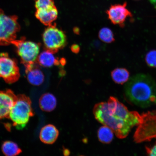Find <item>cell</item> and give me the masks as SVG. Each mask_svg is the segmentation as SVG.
Wrapping results in <instances>:
<instances>
[{
	"mask_svg": "<svg viewBox=\"0 0 156 156\" xmlns=\"http://www.w3.org/2000/svg\"><path fill=\"white\" fill-rule=\"evenodd\" d=\"M145 60L149 67L156 68V50H152L148 52L145 56Z\"/></svg>",
	"mask_w": 156,
	"mask_h": 156,
	"instance_id": "ffe728a7",
	"label": "cell"
},
{
	"mask_svg": "<svg viewBox=\"0 0 156 156\" xmlns=\"http://www.w3.org/2000/svg\"><path fill=\"white\" fill-rule=\"evenodd\" d=\"M59 135V132L55 126L52 124L45 126L41 129L40 133L41 141L47 144H53L56 141Z\"/></svg>",
	"mask_w": 156,
	"mask_h": 156,
	"instance_id": "4fadbf2b",
	"label": "cell"
},
{
	"mask_svg": "<svg viewBox=\"0 0 156 156\" xmlns=\"http://www.w3.org/2000/svg\"><path fill=\"white\" fill-rule=\"evenodd\" d=\"M16 16L6 15L0 9V46H7L13 44L16 40L17 33L20 26Z\"/></svg>",
	"mask_w": 156,
	"mask_h": 156,
	"instance_id": "5b68a950",
	"label": "cell"
},
{
	"mask_svg": "<svg viewBox=\"0 0 156 156\" xmlns=\"http://www.w3.org/2000/svg\"><path fill=\"white\" fill-rule=\"evenodd\" d=\"M34 115L30 98L26 95H19L17 96L9 118L12 122L13 126L20 130L25 127Z\"/></svg>",
	"mask_w": 156,
	"mask_h": 156,
	"instance_id": "3957f363",
	"label": "cell"
},
{
	"mask_svg": "<svg viewBox=\"0 0 156 156\" xmlns=\"http://www.w3.org/2000/svg\"><path fill=\"white\" fill-rule=\"evenodd\" d=\"M52 52L44 51L39 54L37 63L43 67L49 68L54 66H64L66 61L64 58L60 60L56 58Z\"/></svg>",
	"mask_w": 156,
	"mask_h": 156,
	"instance_id": "7c38bea8",
	"label": "cell"
},
{
	"mask_svg": "<svg viewBox=\"0 0 156 156\" xmlns=\"http://www.w3.org/2000/svg\"><path fill=\"white\" fill-rule=\"evenodd\" d=\"M129 72L125 68H117L111 73V76L113 81L118 84H123L129 80Z\"/></svg>",
	"mask_w": 156,
	"mask_h": 156,
	"instance_id": "2e32d148",
	"label": "cell"
},
{
	"mask_svg": "<svg viewBox=\"0 0 156 156\" xmlns=\"http://www.w3.org/2000/svg\"><path fill=\"white\" fill-rule=\"evenodd\" d=\"M42 38L46 50L54 54L64 48L67 44L65 33L57 28L55 24L48 26L44 30Z\"/></svg>",
	"mask_w": 156,
	"mask_h": 156,
	"instance_id": "52a82bcc",
	"label": "cell"
},
{
	"mask_svg": "<svg viewBox=\"0 0 156 156\" xmlns=\"http://www.w3.org/2000/svg\"><path fill=\"white\" fill-rule=\"evenodd\" d=\"M12 44L16 48L21 63L24 65L25 69L37 63L40 54V44L26 41L23 37L16 40Z\"/></svg>",
	"mask_w": 156,
	"mask_h": 156,
	"instance_id": "8992f818",
	"label": "cell"
},
{
	"mask_svg": "<svg viewBox=\"0 0 156 156\" xmlns=\"http://www.w3.org/2000/svg\"><path fill=\"white\" fill-rule=\"evenodd\" d=\"M1 149L5 156H17L22 152V150L17 144L10 141L4 142Z\"/></svg>",
	"mask_w": 156,
	"mask_h": 156,
	"instance_id": "e0dca14e",
	"label": "cell"
},
{
	"mask_svg": "<svg viewBox=\"0 0 156 156\" xmlns=\"http://www.w3.org/2000/svg\"><path fill=\"white\" fill-rule=\"evenodd\" d=\"M93 114L96 119L109 127L120 139L126 138L134 126L141 122V116L138 112H130L116 98L111 97L107 102L95 105Z\"/></svg>",
	"mask_w": 156,
	"mask_h": 156,
	"instance_id": "6da1fadb",
	"label": "cell"
},
{
	"mask_svg": "<svg viewBox=\"0 0 156 156\" xmlns=\"http://www.w3.org/2000/svg\"><path fill=\"white\" fill-rule=\"evenodd\" d=\"M80 47L77 44H73L71 47L72 51L75 54H78L80 51Z\"/></svg>",
	"mask_w": 156,
	"mask_h": 156,
	"instance_id": "603a6c76",
	"label": "cell"
},
{
	"mask_svg": "<svg viewBox=\"0 0 156 156\" xmlns=\"http://www.w3.org/2000/svg\"><path fill=\"white\" fill-rule=\"evenodd\" d=\"M58 11L55 5L50 8L36 9L35 16L41 23L46 26L52 25L57 18Z\"/></svg>",
	"mask_w": 156,
	"mask_h": 156,
	"instance_id": "8fae6325",
	"label": "cell"
},
{
	"mask_svg": "<svg viewBox=\"0 0 156 156\" xmlns=\"http://www.w3.org/2000/svg\"><path fill=\"white\" fill-rule=\"evenodd\" d=\"M141 122L137 126L133 138L136 143L156 139V111L142 113Z\"/></svg>",
	"mask_w": 156,
	"mask_h": 156,
	"instance_id": "277c9868",
	"label": "cell"
},
{
	"mask_svg": "<svg viewBox=\"0 0 156 156\" xmlns=\"http://www.w3.org/2000/svg\"><path fill=\"white\" fill-rule=\"evenodd\" d=\"M98 37L101 41L106 43H112L115 40L112 31L107 27H105L101 29L99 31Z\"/></svg>",
	"mask_w": 156,
	"mask_h": 156,
	"instance_id": "d6986e66",
	"label": "cell"
},
{
	"mask_svg": "<svg viewBox=\"0 0 156 156\" xmlns=\"http://www.w3.org/2000/svg\"><path fill=\"white\" fill-rule=\"evenodd\" d=\"M149 1L154 6L156 5V0H149Z\"/></svg>",
	"mask_w": 156,
	"mask_h": 156,
	"instance_id": "d4e9b609",
	"label": "cell"
},
{
	"mask_svg": "<svg viewBox=\"0 0 156 156\" xmlns=\"http://www.w3.org/2000/svg\"><path fill=\"white\" fill-rule=\"evenodd\" d=\"M126 2L122 5H113L107 10L108 18L112 24L123 27L127 17H132L131 13L126 8Z\"/></svg>",
	"mask_w": 156,
	"mask_h": 156,
	"instance_id": "9c48e42d",
	"label": "cell"
},
{
	"mask_svg": "<svg viewBox=\"0 0 156 156\" xmlns=\"http://www.w3.org/2000/svg\"><path fill=\"white\" fill-rule=\"evenodd\" d=\"M114 136V132L107 126H101L98 131V137L99 141L103 144L110 143L112 141Z\"/></svg>",
	"mask_w": 156,
	"mask_h": 156,
	"instance_id": "ac0fdd59",
	"label": "cell"
},
{
	"mask_svg": "<svg viewBox=\"0 0 156 156\" xmlns=\"http://www.w3.org/2000/svg\"><path fill=\"white\" fill-rule=\"evenodd\" d=\"M134 1H140V0H134Z\"/></svg>",
	"mask_w": 156,
	"mask_h": 156,
	"instance_id": "484cf974",
	"label": "cell"
},
{
	"mask_svg": "<svg viewBox=\"0 0 156 156\" xmlns=\"http://www.w3.org/2000/svg\"><path fill=\"white\" fill-rule=\"evenodd\" d=\"M17 96L11 90H0V120L9 118Z\"/></svg>",
	"mask_w": 156,
	"mask_h": 156,
	"instance_id": "30bf717a",
	"label": "cell"
},
{
	"mask_svg": "<svg viewBox=\"0 0 156 156\" xmlns=\"http://www.w3.org/2000/svg\"><path fill=\"white\" fill-rule=\"evenodd\" d=\"M55 5L53 0H36L35 2L36 9H49Z\"/></svg>",
	"mask_w": 156,
	"mask_h": 156,
	"instance_id": "44dd1931",
	"label": "cell"
},
{
	"mask_svg": "<svg viewBox=\"0 0 156 156\" xmlns=\"http://www.w3.org/2000/svg\"><path fill=\"white\" fill-rule=\"evenodd\" d=\"M129 101L142 108H147L156 103V83L151 76L138 74L128 81L124 87Z\"/></svg>",
	"mask_w": 156,
	"mask_h": 156,
	"instance_id": "7a4b0ae2",
	"label": "cell"
},
{
	"mask_svg": "<svg viewBox=\"0 0 156 156\" xmlns=\"http://www.w3.org/2000/svg\"><path fill=\"white\" fill-rule=\"evenodd\" d=\"M148 156H156V144L146 149Z\"/></svg>",
	"mask_w": 156,
	"mask_h": 156,
	"instance_id": "7402d4cb",
	"label": "cell"
},
{
	"mask_svg": "<svg viewBox=\"0 0 156 156\" xmlns=\"http://www.w3.org/2000/svg\"><path fill=\"white\" fill-rule=\"evenodd\" d=\"M36 63L28 69H25L27 79L29 82L34 86H39L44 83V76Z\"/></svg>",
	"mask_w": 156,
	"mask_h": 156,
	"instance_id": "5bb4252c",
	"label": "cell"
},
{
	"mask_svg": "<svg viewBox=\"0 0 156 156\" xmlns=\"http://www.w3.org/2000/svg\"><path fill=\"white\" fill-rule=\"evenodd\" d=\"M39 106L45 112H52L56 108L57 100L55 96L50 93H46L41 97L39 101Z\"/></svg>",
	"mask_w": 156,
	"mask_h": 156,
	"instance_id": "9a60e30c",
	"label": "cell"
},
{
	"mask_svg": "<svg viewBox=\"0 0 156 156\" xmlns=\"http://www.w3.org/2000/svg\"><path fill=\"white\" fill-rule=\"evenodd\" d=\"M20 74L17 62L7 53L0 54V78L9 84L18 80Z\"/></svg>",
	"mask_w": 156,
	"mask_h": 156,
	"instance_id": "ba28073f",
	"label": "cell"
},
{
	"mask_svg": "<svg viewBox=\"0 0 156 156\" xmlns=\"http://www.w3.org/2000/svg\"><path fill=\"white\" fill-rule=\"evenodd\" d=\"M92 46L95 48L98 49H102L104 48V46L102 44H101V43L98 41H95L93 42L92 44Z\"/></svg>",
	"mask_w": 156,
	"mask_h": 156,
	"instance_id": "cb8c5ba5",
	"label": "cell"
}]
</instances>
